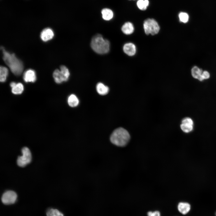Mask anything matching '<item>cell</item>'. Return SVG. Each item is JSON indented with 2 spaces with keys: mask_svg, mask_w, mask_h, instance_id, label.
<instances>
[{
  "mask_svg": "<svg viewBox=\"0 0 216 216\" xmlns=\"http://www.w3.org/2000/svg\"><path fill=\"white\" fill-rule=\"evenodd\" d=\"M145 33L147 35H154L158 34L160 29L157 22L154 19L148 18L145 20L143 24Z\"/></svg>",
  "mask_w": 216,
  "mask_h": 216,
  "instance_id": "4",
  "label": "cell"
},
{
  "mask_svg": "<svg viewBox=\"0 0 216 216\" xmlns=\"http://www.w3.org/2000/svg\"><path fill=\"white\" fill-rule=\"evenodd\" d=\"M53 76L55 82L57 83H61L65 80L63 76L61 71L58 69H56L53 72Z\"/></svg>",
  "mask_w": 216,
  "mask_h": 216,
  "instance_id": "14",
  "label": "cell"
},
{
  "mask_svg": "<svg viewBox=\"0 0 216 216\" xmlns=\"http://www.w3.org/2000/svg\"><path fill=\"white\" fill-rule=\"evenodd\" d=\"M68 102L70 106L71 107H75L78 105L79 103V100L76 95L74 94H72L68 98Z\"/></svg>",
  "mask_w": 216,
  "mask_h": 216,
  "instance_id": "17",
  "label": "cell"
},
{
  "mask_svg": "<svg viewBox=\"0 0 216 216\" xmlns=\"http://www.w3.org/2000/svg\"><path fill=\"white\" fill-rule=\"evenodd\" d=\"M23 78L26 82H34L36 80L35 72L32 69L26 70L24 74Z\"/></svg>",
  "mask_w": 216,
  "mask_h": 216,
  "instance_id": "8",
  "label": "cell"
},
{
  "mask_svg": "<svg viewBox=\"0 0 216 216\" xmlns=\"http://www.w3.org/2000/svg\"><path fill=\"white\" fill-rule=\"evenodd\" d=\"M1 48L3 52V58L5 63L15 75H20L23 68L22 62L16 57L14 54L7 51L3 47Z\"/></svg>",
  "mask_w": 216,
  "mask_h": 216,
  "instance_id": "1",
  "label": "cell"
},
{
  "mask_svg": "<svg viewBox=\"0 0 216 216\" xmlns=\"http://www.w3.org/2000/svg\"><path fill=\"white\" fill-rule=\"evenodd\" d=\"M102 17L106 21H109L112 19L114 16L113 11L111 9L105 8L103 9L101 11Z\"/></svg>",
  "mask_w": 216,
  "mask_h": 216,
  "instance_id": "12",
  "label": "cell"
},
{
  "mask_svg": "<svg viewBox=\"0 0 216 216\" xmlns=\"http://www.w3.org/2000/svg\"><path fill=\"white\" fill-rule=\"evenodd\" d=\"M17 197V194L15 192L8 190L3 194L1 200L4 204L9 205L14 203L16 200Z\"/></svg>",
  "mask_w": 216,
  "mask_h": 216,
  "instance_id": "6",
  "label": "cell"
},
{
  "mask_svg": "<svg viewBox=\"0 0 216 216\" xmlns=\"http://www.w3.org/2000/svg\"><path fill=\"white\" fill-rule=\"evenodd\" d=\"M148 216H161L160 212L158 211H149L147 213Z\"/></svg>",
  "mask_w": 216,
  "mask_h": 216,
  "instance_id": "25",
  "label": "cell"
},
{
  "mask_svg": "<svg viewBox=\"0 0 216 216\" xmlns=\"http://www.w3.org/2000/svg\"><path fill=\"white\" fill-rule=\"evenodd\" d=\"M46 214L47 216H64L63 214L58 210L53 208L48 209Z\"/></svg>",
  "mask_w": 216,
  "mask_h": 216,
  "instance_id": "21",
  "label": "cell"
},
{
  "mask_svg": "<svg viewBox=\"0 0 216 216\" xmlns=\"http://www.w3.org/2000/svg\"><path fill=\"white\" fill-rule=\"evenodd\" d=\"M24 89V86L21 83H18L11 88L12 92L15 94H20L22 93Z\"/></svg>",
  "mask_w": 216,
  "mask_h": 216,
  "instance_id": "16",
  "label": "cell"
},
{
  "mask_svg": "<svg viewBox=\"0 0 216 216\" xmlns=\"http://www.w3.org/2000/svg\"></svg>",
  "mask_w": 216,
  "mask_h": 216,
  "instance_id": "27",
  "label": "cell"
},
{
  "mask_svg": "<svg viewBox=\"0 0 216 216\" xmlns=\"http://www.w3.org/2000/svg\"><path fill=\"white\" fill-rule=\"evenodd\" d=\"M215 214H216V213H215Z\"/></svg>",
  "mask_w": 216,
  "mask_h": 216,
  "instance_id": "26",
  "label": "cell"
},
{
  "mask_svg": "<svg viewBox=\"0 0 216 216\" xmlns=\"http://www.w3.org/2000/svg\"><path fill=\"white\" fill-rule=\"evenodd\" d=\"M149 4L148 0H138L136 3L137 7L142 10H146Z\"/></svg>",
  "mask_w": 216,
  "mask_h": 216,
  "instance_id": "20",
  "label": "cell"
},
{
  "mask_svg": "<svg viewBox=\"0 0 216 216\" xmlns=\"http://www.w3.org/2000/svg\"><path fill=\"white\" fill-rule=\"evenodd\" d=\"M124 52L130 56L134 55L136 52V47L135 45L131 43L125 44L123 46Z\"/></svg>",
  "mask_w": 216,
  "mask_h": 216,
  "instance_id": "10",
  "label": "cell"
},
{
  "mask_svg": "<svg viewBox=\"0 0 216 216\" xmlns=\"http://www.w3.org/2000/svg\"><path fill=\"white\" fill-rule=\"evenodd\" d=\"M209 77L210 74L207 71H203L199 80L202 81L204 80L208 79Z\"/></svg>",
  "mask_w": 216,
  "mask_h": 216,
  "instance_id": "24",
  "label": "cell"
},
{
  "mask_svg": "<svg viewBox=\"0 0 216 216\" xmlns=\"http://www.w3.org/2000/svg\"><path fill=\"white\" fill-rule=\"evenodd\" d=\"M8 70L4 66H1L0 68V81L1 82L5 81L8 75Z\"/></svg>",
  "mask_w": 216,
  "mask_h": 216,
  "instance_id": "19",
  "label": "cell"
},
{
  "mask_svg": "<svg viewBox=\"0 0 216 216\" xmlns=\"http://www.w3.org/2000/svg\"><path fill=\"white\" fill-rule=\"evenodd\" d=\"M203 72L202 70L197 66H194L191 69V72L192 76L199 80Z\"/></svg>",
  "mask_w": 216,
  "mask_h": 216,
  "instance_id": "18",
  "label": "cell"
},
{
  "mask_svg": "<svg viewBox=\"0 0 216 216\" xmlns=\"http://www.w3.org/2000/svg\"><path fill=\"white\" fill-rule=\"evenodd\" d=\"M96 90L99 94L101 95H105L107 94L109 91V88L101 82H99L96 85Z\"/></svg>",
  "mask_w": 216,
  "mask_h": 216,
  "instance_id": "15",
  "label": "cell"
},
{
  "mask_svg": "<svg viewBox=\"0 0 216 216\" xmlns=\"http://www.w3.org/2000/svg\"><path fill=\"white\" fill-rule=\"evenodd\" d=\"M123 32L127 35L132 34L134 31V27L132 23L127 22L122 26L121 28Z\"/></svg>",
  "mask_w": 216,
  "mask_h": 216,
  "instance_id": "13",
  "label": "cell"
},
{
  "mask_svg": "<svg viewBox=\"0 0 216 216\" xmlns=\"http://www.w3.org/2000/svg\"><path fill=\"white\" fill-rule=\"evenodd\" d=\"M91 46L94 52L99 54L107 53L110 49L109 41L104 39L100 34H97L93 37L91 40Z\"/></svg>",
  "mask_w": 216,
  "mask_h": 216,
  "instance_id": "3",
  "label": "cell"
},
{
  "mask_svg": "<svg viewBox=\"0 0 216 216\" xmlns=\"http://www.w3.org/2000/svg\"><path fill=\"white\" fill-rule=\"evenodd\" d=\"M180 127L184 132L188 133L191 131L193 128V121L190 118L187 117L184 118L182 121Z\"/></svg>",
  "mask_w": 216,
  "mask_h": 216,
  "instance_id": "7",
  "label": "cell"
},
{
  "mask_svg": "<svg viewBox=\"0 0 216 216\" xmlns=\"http://www.w3.org/2000/svg\"><path fill=\"white\" fill-rule=\"evenodd\" d=\"M60 71L64 77L65 81L68 80L70 74L68 68L65 66L62 65L60 67Z\"/></svg>",
  "mask_w": 216,
  "mask_h": 216,
  "instance_id": "22",
  "label": "cell"
},
{
  "mask_svg": "<svg viewBox=\"0 0 216 216\" xmlns=\"http://www.w3.org/2000/svg\"><path fill=\"white\" fill-rule=\"evenodd\" d=\"M178 17L180 22L184 23L187 22L189 20L188 14L185 12H181L178 14Z\"/></svg>",
  "mask_w": 216,
  "mask_h": 216,
  "instance_id": "23",
  "label": "cell"
},
{
  "mask_svg": "<svg viewBox=\"0 0 216 216\" xmlns=\"http://www.w3.org/2000/svg\"><path fill=\"white\" fill-rule=\"evenodd\" d=\"M130 136L128 132L122 128H119L112 132L110 137V140L114 145L118 147H124L128 143Z\"/></svg>",
  "mask_w": 216,
  "mask_h": 216,
  "instance_id": "2",
  "label": "cell"
},
{
  "mask_svg": "<svg viewBox=\"0 0 216 216\" xmlns=\"http://www.w3.org/2000/svg\"><path fill=\"white\" fill-rule=\"evenodd\" d=\"M54 33L52 30L50 28L43 29L40 34V38L44 41H47L52 39L53 37Z\"/></svg>",
  "mask_w": 216,
  "mask_h": 216,
  "instance_id": "9",
  "label": "cell"
},
{
  "mask_svg": "<svg viewBox=\"0 0 216 216\" xmlns=\"http://www.w3.org/2000/svg\"><path fill=\"white\" fill-rule=\"evenodd\" d=\"M177 208L178 211L180 213L185 215L189 212L191 206L190 204L187 202H180L178 203Z\"/></svg>",
  "mask_w": 216,
  "mask_h": 216,
  "instance_id": "11",
  "label": "cell"
},
{
  "mask_svg": "<svg viewBox=\"0 0 216 216\" xmlns=\"http://www.w3.org/2000/svg\"><path fill=\"white\" fill-rule=\"evenodd\" d=\"M22 152L23 155L18 157L17 163L18 166L24 167L31 162L32 156L29 149L26 147H23L22 148Z\"/></svg>",
  "mask_w": 216,
  "mask_h": 216,
  "instance_id": "5",
  "label": "cell"
}]
</instances>
